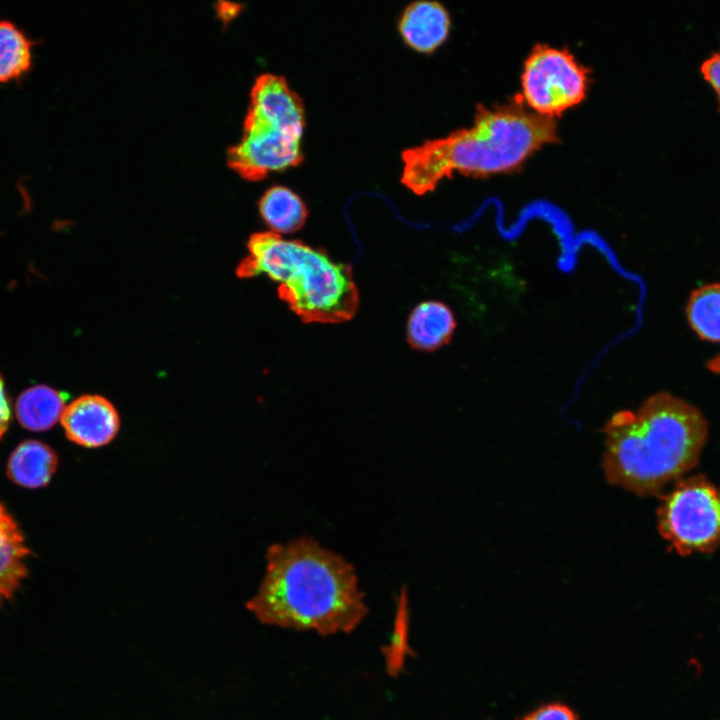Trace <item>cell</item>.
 Instances as JSON below:
<instances>
[{"instance_id":"cell-14","label":"cell","mask_w":720,"mask_h":720,"mask_svg":"<svg viewBox=\"0 0 720 720\" xmlns=\"http://www.w3.org/2000/svg\"><path fill=\"white\" fill-rule=\"evenodd\" d=\"M64 403L61 392L46 385H36L20 394L16 402V415L25 428L44 431L61 419Z\"/></svg>"},{"instance_id":"cell-15","label":"cell","mask_w":720,"mask_h":720,"mask_svg":"<svg viewBox=\"0 0 720 720\" xmlns=\"http://www.w3.org/2000/svg\"><path fill=\"white\" fill-rule=\"evenodd\" d=\"M686 318L701 340L720 343V282L705 284L691 292Z\"/></svg>"},{"instance_id":"cell-4","label":"cell","mask_w":720,"mask_h":720,"mask_svg":"<svg viewBox=\"0 0 720 720\" xmlns=\"http://www.w3.org/2000/svg\"><path fill=\"white\" fill-rule=\"evenodd\" d=\"M247 248L237 275L265 274L277 282L279 297L305 323L337 324L356 314L359 293L349 265L271 231L252 234Z\"/></svg>"},{"instance_id":"cell-20","label":"cell","mask_w":720,"mask_h":720,"mask_svg":"<svg viewBox=\"0 0 720 720\" xmlns=\"http://www.w3.org/2000/svg\"><path fill=\"white\" fill-rule=\"evenodd\" d=\"M10 421V407L5 394L4 381L0 374V439L5 433Z\"/></svg>"},{"instance_id":"cell-2","label":"cell","mask_w":720,"mask_h":720,"mask_svg":"<svg viewBox=\"0 0 720 720\" xmlns=\"http://www.w3.org/2000/svg\"><path fill=\"white\" fill-rule=\"evenodd\" d=\"M707 433L698 408L658 392L636 412L621 410L605 425V476L638 495L655 494L695 466Z\"/></svg>"},{"instance_id":"cell-19","label":"cell","mask_w":720,"mask_h":720,"mask_svg":"<svg viewBox=\"0 0 720 720\" xmlns=\"http://www.w3.org/2000/svg\"><path fill=\"white\" fill-rule=\"evenodd\" d=\"M701 73L716 92L720 106V51L713 53L703 61Z\"/></svg>"},{"instance_id":"cell-1","label":"cell","mask_w":720,"mask_h":720,"mask_svg":"<svg viewBox=\"0 0 720 720\" xmlns=\"http://www.w3.org/2000/svg\"><path fill=\"white\" fill-rule=\"evenodd\" d=\"M247 609L263 624L321 636L354 631L368 609L351 563L311 536L274 543Z\"/></svg>"},{"instance_id":"cell-18","label":"cell","mask_w":720,"mask_h":720,"mask_svg":"<svg viewBox=\"0 0 720 720\" xmlns=\"http://www.w3.org/2000/svg\"><path fill=\"white\" fill-rule=\"evenodd\" d=\"M517 720H580L578 713L561 701L542 703Z\"/></svg>"},{"instance_id":"cell-16","label":"cell","mask_w":720,"mask_h":720,"mask_svg":"<svg viewBox=\"0 0 720 720\" xmlns=\"http://www.w3.org/2000/svg\"><path fill=\"white\" fill-rule=\"evenodd\" d=\"M32 42L9 21H0V83L19 78L31 67Z\"/></svg>"},{"instance_id":"cell-10","label":"cell","mask_w":720,"mask_h":720,"mask_svg":"<svg viewBox=\"0 0 720 720\" xmlns=\"http://www.w3.org/2000/svg\"><path fill=\"white\" fill-rule=\"evenodd\" d=\"M455 329L456 319L452 310L443 302L428 300L411 311L406 336L413 349L432 352L448 344Z\"/></svg>"},{"instance_id":"cell-7","label":"cell","mask_w":720,"mask_h":720,"mask_svg":"<svg viewBox=\"0 0 720 720\" xmlns=\"http://www.w3.org/2000/svg\"><path fill=\"white\" fill-rule=\"evenodd\" d=\"M588 71L567 49L537 45L525 61L520 100L538 115L554 118L581 103Z\"/></svg>"},{"instance_id":"cell-9","label":"cell","mask_w":720,"mask_h":720,"mask_svg":"<svg viewBox=\"0 0 720 720\" xmlns=\"http://www.w3.org/2000/svg\"><path fill=\"white\" fill-rule=\"evenodd\" d=\"M450 24V16L442 4L420 0L403 11L399 32L410 48L420 53H431L446 41Z\"/></svg>"},{"instance_id":"cell-21","label":"cell","mask_w":720,"mask_h":720,"mask_svg":"<svg viewBox=\"0 0 720 720\" xmlns=\"http://www.w3.org/2000/svg\"><path fill=\"white\" fill-rule=\"evenodd\" d=\"M710 369L720 374V354L710 361Z\"/></svg>"},{"instance_id":"cell-3","label":"cell","mask_w":720,"mask_h":720,"mask_svg":"<svg viewBox=\"0 0 720 720\" xmlns=\"http://www.w3.org/2000/svg\"><path fill=\"white\" fill-rule=\"evenodd\" d=\"M555 141L554 119L536 114L519 97L480 106L470 127L403 151L401 182L416 195H425L454 172L487 177L514 171Z\"/></svg>"},{"instance_id":"cell-5","label":"cell","mask_w":720,"mask_h":720,"mask_svg":"<svg viewBox=\"0 0 720 720\" xmlns=\"http://www.w3.org/2000/svg\"><path fill=\"white\" fill-rule=\"evenodd\" d=\"M305 110L280 75H260L251 89L240 142L228 149L227 163L241 177L258 181L303 160Z\"/></svg>"},{"instance_id":"cell-8","label":"cell","mask_w":720,"mask_h":720,"mask_svg":"<svg viewBox=\"0 0 720 720\" xmlns=\"http://www.w3.org/2000/svg\"><path fill=\"white\" fill-rule=\"evenodd\" d=\"M66 437L86 448H99L112 442L120 429L115 406L105 397L82 395L67 406L61 416Z\"/></svg>"},{"instance_id":"cell-12","label":"cell","mask_w":720,"mask_h":720,"mask_svg":"<svg viewBox=\"0 0 720 720\" xmlns=\"http://www.w3.org/2000/svg\"><path fill=\"white\" fill-rule=\"evenodd\" d=\"M28 555L18 525L0 503V602L11 597L26 575Z\"/></svg>"},{"instance_id":"cell-11","label":"cell","mask_w":720,"mask_h":720,"mask_svg":"<svg viewBox=\"0 0 720 720\" xmlns=\"http://www.w3.org/2000/svg\"><path fill=\"white\" fill-rule=\"evenodd\" d=\"M58 466L56 453L36 440L21 443L11 454L7 474L15 483L27 487L45 486Z\"/></svg>"},{"instance_id":"cell-17","label":"cell","mask_w":720,"mask_h":720,"mask_svg":"<svg viewBox=\"0 0 720 720\" xmlns=\"http://www.w3.org/2000/svg\"><path fill=\"white\" fill-rule=\"evenodd\" d=\"M406 592L402 591L398 599L396 618L389 643L383 649L386 670L389 675H398L410 655L409 613Z\"/></svg>"},{"instance_id":"cell-13","label":"cell","mask_w":720,"mask_h":720,"mask_svg":"<svg viewBox=\"0 0 720 720\" xmlns=\"http://www.w3.org/2000/svg\"><path fill=\"white\" fill-rule=\"evenodd\" d=\"M259 212L271 232L293 233L303 227L308 209L291 189L275 185L265 191L259 201Z\"/></svg>"},{"instance_id":"cell-6","label":"cell","mask_w":720,"mask_h":720,"mask_svg":"<svg viewBox=\"0 0 720 720\" xmlns=\"http://www.w3.org/2000/svg\"><path fill=\"white\" fill-rule=\"evenodd\" d=\"M661 536L680 555L720 547V486L702 476L678 481L658 508Z\"/></svg>"}]
</instances>
